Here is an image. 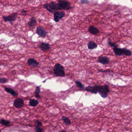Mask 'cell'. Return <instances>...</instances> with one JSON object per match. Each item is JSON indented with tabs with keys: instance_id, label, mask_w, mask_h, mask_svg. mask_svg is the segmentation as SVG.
<instances>
[{
	"instance_id": "277c9868",
	"label": "cell",
	"mask_w": 132,
	"mask_h": 132,
	"mask_svg": "<svg viewBox=\"0 0 132 132\" xmlns=\"http://www.w3.org/2000/svg\"><path fill=\"white\" fill-rule=\"evenodd\" d=\"M98 92L102 98H106L110 92L108 85L105 84L103 86H98Z\"/></svg>"
},
{
	"instance_id": "cb8c5ba5",
	"label": "cell",
	"mask_w": 132,
	"mask_h": 132,
	"mask_svg": "<svg viewBox=\"0 0 132 132\" xmlns=\"http://www.w3.org/2000/svg\"><path fill=\"white\" fill-rule=\"evenodd\" d=\"M108 45L110 46V47H114V48L118 47V45H117V44L114 43V42H111L110 40H108Z\"/></svg>"
},
{
	"instance_id": "2e32d148",
	"label": "cell",
	"mask_w": 132,
	"mask_h": 132,
	"mask_svg": "<svg viewBox=\"0 0 132 132\" xmlns=\"http://www.w3.org/2000/svg\"><path fill=\"white\" fill-rule=\"evenodd\" d=\"M37 24L36 19L35 17H32L30 19V21L28 23V25L29 27H33V26L36 25Z\"/></svg>"
},
{
	"instance_id": "f546056e",
	"label": "cell",
	"mask_w": 132,
	"mask_h": 132,
	"mask_svg": "<svg viewBox=\"0 0 132 132\" xmlns=\"http://www.w3.org/2000/svg\"><path fill=\"white\" fill-rule=\"evenodd\" d=\"M0 132H1V131H0Z\"/></svg>"
},
{
	"instance_id": "d6986e66",
	"label": "cell",
	"mask_w": 132,
	"mask_h": 132,
	"mask_svg": "<svg viewBox=\"0 0 132 132\" xmlns=\"http://www.w3.org/2000/svg\"><path fill=\"white\" fill-rule=\"evenodd\" d=\"M62 120L63 121L64 123L66 125L68 126V125H70L71 124V120L67 117L63 116H62Z\"/></svg>"
},
{
	"instance_id": "ffe728a7",
	"label": "cell",
	"mask_w": 132,
	"mask_h": 132,
	"mask_svg": "<svg viewBox=\"0 0 132 132\" xmlns=\"http://www.w3.org/2000/svg\"><path fill=\"white\" fill-rule=\"evenodd\" d=\"M40 93V87L39 86H36L34 93V95H35V97L36 99H40V95H39Z\"/></svg>"
},
{
	"instance_id": "5b68a950",
	"label": "cell",
	"mask_w": 132,
	"mask_h": 132,
	"mask_svg": "<svg viewBox=\"0 0 132 132\" xmlns=\"http://www.w3.org/2000/svg\"><path fill=\"white\" fill-rule=\"evenodd\" d=\"M58 3L61 8L62 9L69 11L72 9V6L69 1L66 0H59L58 1Z\"/></svg>"
},
{
	"instance_id": "7c38bea8",
	"label": "cell",
	"mask_w": 132,
	"mask_h": 132,
	"mask_svg": "<svg viewBox=\"0 0 132 132\" xmlns=\"http://www.w3.org/2000/svg\"><path fill=\"white\" fill-rule=\"evenodd\" d=\"M39 47L41 50L43 52L49 50L50 49L51 47L49 43L41 42L39 45Z\"/></svg>"
},
{
	"instance_id": "7a4b0ae2",
	"label": "cell",
	"mask_w": 132,
	"mask_h": 132,
	"mask_svg": "<svg viewBox=\"0 0 132 132\" xmlns=\"http://www.w3.org/2000/svg\"><path fill=\"white\" fill-rule=\"evenodd\" d=\"M113 51L116 56H122L124 55L127 56H129L132 55L131 51L126 48L116 47L113 49Z\"/></svg>"
},
{
	"instance_id": "5bb4252c",
	"label": "cell",
	"mask_w": 132,
	"mask_h": 132,
	"mask_svg": "<svg viewBox=\"0 0 132 132\" xmlns=\"http://www.w3.org/2000/svg\"><path fill=\"white\" fill-rule=\"evenodd\" d=\"M88 32L93 35H97L99 33V30L94 26H90L88 29Z\"/></svg>"
},
{
	"instance_id": "6da1fadb",
	"label": "cell",
	"mask_w": 132,
	"mask_h": 132,
	"mask_svg": "<svg viewBox=\"0 0 132 132\" xmlns=\"http://www.w3.org/2000/svg\"><path fill=\"white\" fill-rule=\"evenodd\" d=\"M43 8L47 10L50 13H53V11L55 10H61V8L60 7L59 4L56 3V2H52L50 3H46L43 5Z\"/></svg>"
},
{
	"instance_id": "7402d4cb",
	"label": "cell",
	"mask_w": 132,
	"mask_h": 132,
	"mask_svg": "<svg viewBox=\"0 0 132 132\" xmlns=\"http://www.w3.org/2000/svg\"><path fill=\"white\" fill-rule=\"evenodd\" d=\"M10 123V122L9 121L5 120L4 119H2L0 121V124L6 126H8V125Z\"/></svg>"
},
{
	"instance_id": "e0dca14e",
	"label": "cell",
	"mask_w": 132,
	"mask_h": 132,
	"mask_svg": "<svg viewBox=\"0 0 132 132\" xmlns=\"http://www.w3.org/2000/svg\"><path fill=\"white\" fill-rule=\"evenodd\" d=\"M5 90L6 92L9 93L10 94H11L13 96H16L18 95V93L15 92L12 88H8V87H5Z\"/></svg>"
},
{
	"instance_id": "4316f807",
	"label": "cell",
	"mask_w": 132,
	"mask_h": 132,
	"mask_svg": "<svg viewBox=\"0 0 132 132\" xmlns=\"http://www.w3.org/2000/svg\"><path fill=\"white\" fill-rule=\"evenodd\" d=\"M99 72H102V73H109V72H111L109 70H105V71H103L102 70H99Z\"/></svg>"
},
{
	"instance_id": "4fadbf2b",
	"label": "cell",
	"mask_w": 132,
	"mask_h": 132,
	"mask_svg": "<svg viewBox=\"0 0 132 132\" xmlns=\"http://www.w3.org/2000/svg\"><path fill=\"white\" fill-rule=\"evenodd\" d=\"M27 64L29 66H33V67H36L39 65L40 64L34 58H30L27 61Z\"/></svg>"
},
{
	"instance_id": "d4e9b609",
	"label": "cell",
	"mask_w": 132,
	"mask_h": 132,
	"mask_svg": "<svg viewBox=\"0 0 132 132\" xmlns=\"http://www.w3.org/2000/svg\"><path fill=\"white\" fill-rule=\"evenodd\" d=\"M7 79L4 78H0V83H5L8 82Z\"/></svg>"
},
{
	"instance_id": "9a60e30c",
	"label": "cell",
	"mask_w": 132,
	"mask_h": 132,
	"mask_svg": "<svg viewBox=\"0 0 132 132\" xmlns=\"http://www.w3.org/2000/svg\"><path fill=\"white\" fill-rule=\"evenodd\" d=\"M98 47V45L95 42L93 41H91L88 42V48L89 50H92L96 49Z\"/></svg>"
},
{
	"instance_id": "8fae6325",
	"label": "cell",
	"mask_w": 132,
	"mask_h": 132,
	"mask_svg": "<svg viewBox=\"0 0 132 132\" xmlns=\"http://www.w3.org/2000/svg\"><path fill=\"white\" fill-rule=\"evenodd\" d=\"M14 106L16 108H21L23 106L24 101L21 99H17L14 102Z\"/></svg>"
},
{
	"instance_id": "ba28073f",
	"label": "cell",
	"mask_w": 132,
	"mask_h": 132,
	"mask_svg": "<svg viewBox=\"0 0 132 132\" xmlns=\"http://www.w3.org/2000/svg\"><path fill=\"white\" fill-rule=\"evenodd\" d=\"M36 33L38 35L42 38L45 37L47 34L46 30L40 26L36 28Z\"/></svg>"
},
{
	"instance_id": "9c48e42d",
	"label": "cell",
	"mask_w": 132,
	"mask_h": 132,
	"mask_svg": "<svg viewBox=\"0 0 132 132\" xmlns=\"http://www.w3.org/2000/svg\"><path fill=\"white\" fill-rule=\"evenodd\" d=\"M98 61L99 63L103 65H105L109 63L110 60L109 58L107 57L100 56L98 58Z\"/></svg>"
},
{
	"instance_id": "44dd1931",
	"label": "cell",
	"mask_w": 132,
	"mask_h": 132,
	"mask_svg": "<svg viewBox=\"0 0 132 132\" xmlns=\"http://www.w3.org/2000/svg\"><path fill=\"white\" fill-rule=\"evenodd\" d=\"M39 102L37 100H35L34 99H31L29 102L30 105L32 107H36L38 104Z\"/></svg>"
},
{
	"instance_id": "8992f818",
	"label": "cell",
	"mask_w": 132,
	"mask_h": 132,
	"mask_svg": "<svg viewBox=\"0 0 132 132\" xmlns=\"http://www.w3.org/2000/svg\"><path fill=\"white\" fill-rule=\"evenodd\" d=\"M17 14L18 13L17 12H16L13 13L8 16H2V19L4 22H9L12 25L13 22L16 19L17 17Z\"/></svg>"
},
{
	"instance_id": "52a82bcc",
	"label": "cell",
	"mask_w": 132,
	"mask_h": 132,
	"mask_svg": "<svg viewBox=\"0 0 132 132\" xmlns=\"http://www.w3.org/2000/svg\"><path fill=\"white\" fill-rule=\"evenodd\" d=\"M65 13L63 11L55 12L54 14V20L57 23L58 22L60 19L65 16Z\"/></svg>"
},
{
	"instance_id": "f1b7e54d",
	"label": "cell",
	"mask_w": 132,
	"mask_h": 132,
	"mask_svg": "<svg viewBox=\"0 0 132 132\" xmlns=\"http://www.w3.org/2000/svg\"><path fill=\"white\" fill-rule=\"evenodd\" d=\"M59 132H66V131L64 130H61Z\"/></svg>"
},
{
	"instance_id": "83f0119b",
	"label": "cell",
	"mask_w": 132,
	"mask_h": 132,
	"mask_svg": "<svg viewBox=\"0 0 132 132\" xmlns=\"http://www.w3.org/2000/svg\"><path fill=\"white\" fill-rule=\"evenodd\" d=\"M21 13H27V11H25V10L22 9L21 11Z\"/></svg>"
},
{
	"instance_id": "484cf974",
	"label": "cell",
	"mask_w": 132,
	"mask_h": 132,
	"mask_svg": "<svg viewBox=\"0 0 132 132\" xmlns=\"http://www.w3.org/2000/svg\"><path fill=\"white\" fill-rule=\"evenodd\" d=\"M82 4H88L89 3V1L88 0H82L81 1Z\"/></svg>"
},
{
	"instance_id": "ac0fdd59",
	"label": "cell",
	"mask_w": 132,
	"mask_h": 132,
	"mask_svg": "<svg viewBox=\"0 0 132 132\" xmlns=\"http://www.w3.org/2000/svg\"><path fill=\"white\" fill-rule=\"evenodd\" d=\"M36 123L37 125L35 127L36 132H43L42 129L40 128V127L42 125V123L41 122L37 120L36 121Z\"/></svg>"
},
{
	"instance_id": "603a6c76",
	"label": "cell",
	"mask_w": 132,
	"mask_h": 132,
	"mask_svg": "<svg viewBox=\"0 0 132 132\" xmlns=\"http://www.w3.org/2000/svg\"><path fill=\"white\" fill-rule=\"evenodd\" d=\"M76 84L77 87H78L80 89H83L84 88V86L83 84H82V82H79L78 81H76Z\"/></svg>"
},
{
	"instance_id": "30bf717a",
	"label": "cell",
	"mask_w": 132,
	"mask_h": 132,
	"mask_svg": "<svg viewBox=\"0 0 132 132\" xmlns=\"http://www.w3.org/2000/svg\"><path fill=\"white\" fill-rule=\"evenodd\" d=\"M98 86L99 85H95L94 86H88L86 87L85 90L87 91L88 92H91V93L97 94L98 93Z\"/></svg>"
},
{
	"instance_id": "3957f363",
	"label": "cell",
	"mask_w": 132,
	"mask_h": 132,
	"mask_svg": "<svg viewBox=\"0 0 132 132\" xmlns=\"http://www.w3.org/2000/svg\"><path fill=\"white\" fill-rule=\"evenodd\" d=\"M54 73L57 76L64 77L65 75L63 66L60 64H56L53 68Z\"/></svg>"
}]
</instances>
